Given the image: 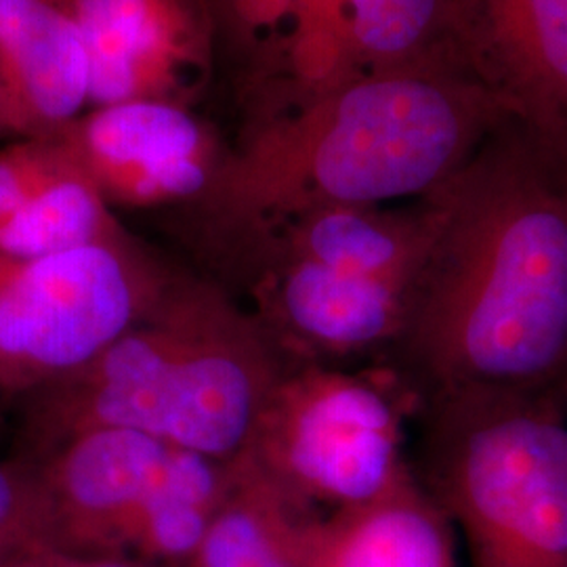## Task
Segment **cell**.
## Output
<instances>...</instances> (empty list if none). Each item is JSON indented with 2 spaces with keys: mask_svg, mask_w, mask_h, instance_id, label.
<instances>
[{
  "mask_svg": "<svg viewBox=\"0 0 567 567\" xmlns=\"http://www.w3.org/2000/svg\"><path fill=\"white\" fill-rule=\"evenodd\" d=\"M0 79L18 140L58 137L86 110V55L60 0H0Z\"/></svg>",
  "mask_w": 567,
  "mask_h": 567,
  "instance_id": "4fadbf2b",
  "label": "cell"
},
{
  "mask_svg": "<svg viewBox=\"0 0 567 567\" xmlns=\"http://www.w3.org/2000/svg\"><path fill=\"white\" fill-rule=\"evenodd\" d=\"M452 47L511 118L567 142V0H452Z\"/></svg>",
  "mask_w": 567,
  "mask_h": 567,
  "instance_id": "8fae6325",
  "label": "cell"
},
{
  "mask_svg": "<svg viewBox=\"0 0 567 567\" xmlns=\"http://www.w3.org/2000/svg\"><path fill=\"white\" fill-rule=\"evenodd\" d=\"M34 547H51L37 475L20 456L0 461V561Z\"/></svg>",
  "mask_w": 567,
  "mask_h": 567,
  "instance_id": "d6986e66",
  "label": "cell"
},
{
  "mask_svg": "<svg viewBox=\"0 0 567 567\" xmlns=\"http://www.w3.org/2000/svg\"><path fill=\"white\" fill-rule=\"evenodd\" d=\"M307 567H458L456 532L414 468L385 496L305 524Z\"/></svg>",
  "mask_w": 567,
  "mask_h": 567,
  "instance_id": "5bb4252c",
  "label": "cell"
},
{
  "mask_svg": "<svg viewBox=\"0 0 567 567\" xmlns=\"http://www.w3.org/2000/svg\"><path fill=\"white\" fill-rule=\"evenodd\" d=\"M112 210L187 221L224 173L229 145L194 107L145 100L86 107L60 135Z\"/></svg>",
  "mask_w": 567,
  "mask_h": 567,
  "instance_id": "52a82bcc",
  "label": "cell"
},
{
  "mask_svg": "<svg viewBox=\"0 0 567 567\" xmlns=\"http://www.w3.org/2000/svg\"><path fill=\"white\" fill-rule=\"evenodd\" d=\"M246 305L177 269L158 301L81 370L20 398L21 454L95 429L234 461L286 368Z\"/></svg>",
  "mask_w": 567,
  "mask_h": 567,
  "instance_id": "3957f363",
  "label": "cell"
},
{
  "mask_svg": "<svg viewBox=\"0 0 567 567\" xmlns=\"http://www.w3.org/2000/svg\"><path fill=\"white\" fill-rule=\"evenodd\" d=\"M419 398L385 362L288 364L243 452L307 515L368 505L412 471L405 425Z\"/></svg>",
  "mask_w": 567,
  "mask_h": 567,
  "instance_id": "5b68a950",
  "label": "cell"
},
{
  "mask_svg": "<svg viewBox=\"0 0 567 567\" xmlns=\"http://www.w3.org/2000/svg\"><path fill=\"white\" fill-rule=\"evenodd\" d=\"M309 517L240 454L234 487L185 567H307Z\"/></svg>",
  "mask_w": 567,
  "mask_h": 567,
  "instance_id": "2e32d148",
  "label": "cell"
},
{
  "mask_svg": "<svg viewBox=\"0 0 567 567\" xmlns=\"http://www.w3.org/2000/svg\"><path fill=\"white\" fill-rule=\"evenodd\" d=\"M175 271L128 229L41 259H0V400L89 364L142 320Z\"/></svg>",
  "mask_w": 567,
  "mask_h": 567,
  "instance_id": "8992f818",
  "label": "cell"
},
{
  "mask_svg": "<svg viewBox=\"0 0 567 567\" xmlns=\"http://www.w3.org/2000/svg\"><path fill=\"white\" fill-rule=\"evenodd\" d=\"M0 137H16L13 121H11V110H9V100H7V93H4L2 79H0Z\"/></svg>",
  "mask_w": 567,
  "mask_h": 567,
  "instance_id": "603a6c76",
  "label": "cell"
},
{
  "mask_svg": "<svg viewBox=\"0 0 567 567\" xmlns=\"http://www.w3.org/2000/svg\"><path fill=\"white\" fill-rule=\"evenodd\" d=\"M0 567H61V550L53 547L25 548L4 559Z\"/></svg>",
  "mask_w": 567,
  "mask_h": 567,
  "instance_id": "7402d4cb",
  "label": "cell"
},
{
  "mask_svg": "<svg viewBox=\"0 0 567 567\" xmlns=\"http://www.w3.org/2000/svg\"><path fill=\"white\" fill-rule=\"evenodd\" d=\"M70 152L58 137H23L0 150V225L9 221Z\"/></svg>",
  "mask_w": 567,
  "mask_h": 567,
  "instance_id": "ffe728a7",
  "label": "cell"
},
{
  "mask_svg": "<svg viewBox=\"0 0 567 567\" xmlns=\"http://www.w3.org/2000/svg\"><path fill=\"white\" fill-rule=\"evenodd\" d=\"M61 567H171L135 555H72L61 550Z\"/></svg>",
  "mask_w": 567,
  "mask_h": 567,
  "instance_id": "44dd1931",
  "label": "cell"
},
{
  "mask_svg": "<svg viewBox=\"0 0 567 567\" xmlns=\"http://www.w3.org/2000/svg\"><path fill=\"white\" fill-rule=\"evenodd\" d=\"M286 364L383 362L400 341L408 290L297 257H252L229 271Z\"/></svg>",
  "mask_w": 567,
  "mask_h": 567,
  "instance_id": "ba28073f",
  "label": "cell"
},
{
  "mask_svg": "<svg viewBox=\"0 0 567 567\" xmlns=\"http://www.w3.org/2000/svg\"><path fill=\"white\" fill-rule=\"evenodd\" d=\"M236 482V458L168 447L133 527L128 555L185 567Z\"/></svg>",
  "mask_w": 567,
  "mask_h": 567,
  "instance_id": "9a60e30c",
  "label": "cell"
},
{
  "mask_svg": "<svg viewBox=\"0 0 567 567\" xmlns=\"http://www.w3.org/2000/svg\"><path fill=\"white\" fill-rule=\"evenodd\" d=\"M507 110L452 51L362 70L303 102L252 116L219 183L183 221L221 265L271 225L313 208L425 198Z\"/></svg>",
  "mask_w": 567,
  "mask_h": 567,
  "instance_id": "7a4b0ae2",
  "label": "cell"
},
{
  "mask_svg": "<svg viewBox=\"0 0 567 567\" xmlns=\"http://www.w3.org/2000/svg\"><path fill=\"white\" fill-rule=\"evenodd\" d=\"M423 200L433 243L383 362L419 402L458 391L567 402V142L508 116Z\"/></svg>",
  "mask_w": 567,
  "mask_h": 567,
  "instance_id": "6da1fadb",
  "label": "cell"
},
{
  "mask_svg": "<svg viewBox=\"0 0 567 567\" xmlns=\"http://www.w3.org/2000/svg\"><path fill=\"white\" fill-rule=\"evenodd\" d=\"M124 231L116 213L70 154L28 203L0 225V259H41Z\"/></svg>",
  "mask_w": 567,
  "mask_h": 567,
  "instance_id": "e0dca14e",
  "label": "cell"
},
{
  "mask_svg": "<svg viewBox=\"0 0 567 567\" xmlns=\"http://www.w3.org/2000/svg\"><path fill=\"white\" fill-rule=\"evenodd\" d=\"M79 28L86 107L183 103L194 107L213 79L217 34L208 0H60Z\"/></svg>",
  "mask_w": 567,
  "mask_h": 567,
  "instance_id": "9c48e42d",
  "label": "cell"
},
{
  "mask_svg": "<svg viewBox=\"0 0 567 567\" xmlns=\"http://www.w3.org/2000/svg\"><path fill=\"white\" fill-rule=\"evenodd\" d=\"M168 444L126 429H95L34 454L51 547L72 555H128L145 496Z\"/></svg>",
  "mask_w": 567,
  "mask_h": 567,
  "instance_id": "30bf717a",
  "label": "cell"
},
{
  "mask_svg": "<svg viewBox=\"0 0 567 567\" xmlns=\"http://www.w3.org/2000/svg\"><path fill=\"white\" fill-rule=\"evenodd\" d=\"M433 243V215L425 200L341 204L313 208L271 225L236 248L224 264L231 271L252 257H297L330 269L408 290Z\"/></svg>",
  "mask_w": 567,
  "mask_h": 567,
  "instance_id": "7c38bea8",
  "label": "cell"
},
{
  "mask_svg": "<svg viewBox=\"0 0 567 567\" xmlns=\"http://www.w3.org/2000/svg\"><path fill=\"white\" fill-rule=\"evenodd\" d=\"M343 7L360 70L408 65L454 51L452 0H343Z\"/></svg>",
  "mask_w": 567,
  "mask_h": 567,
  "instance_id": "ac0fdd59",
  "label": "cell"
},
{
  "mask_svg": "<svg viewBox=\"0 0 567 567\" xmlns=\"http://www.w3.org/2000/svg\"><path fill=\"white\" fill-rule=\"evenodd\" d=\"M412 468L471 567H567V402L458 391L421 400Z\"/></svg>",
  "mask_w": 567,
  "mask_h": 567,
  "instance_id": "277c9868",
  "label": "cell"
}]
</instances>
